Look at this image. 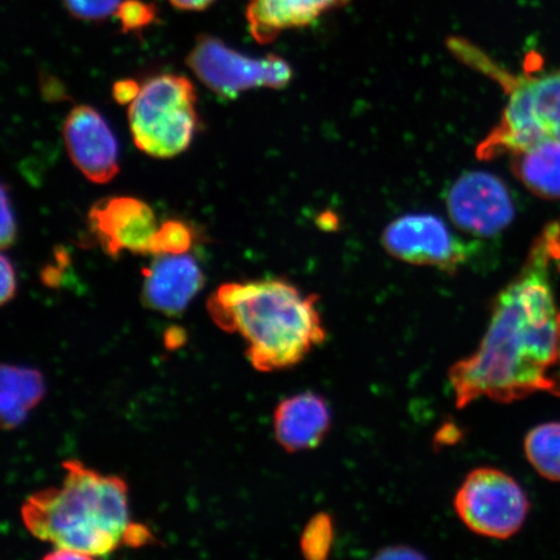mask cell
<instances>
[{
	"instance_id": "19",
	"label": "cell",
	"mask_w": 560,
	"mask_h": 560,
	"mask_svg": "<svg viewBox=\"0 0 560 560\" xmlns=\"http://www.w3.org/2000/svg\"><path fill=\"white\" fill-rule=\"evenodd\" d=\"M334 521L326 513L314 515L301 536V550L311 560L326 559L332 549Z\"/></svg>"
},
{
	"instance_id": "8",
	"label": "cell",
	"mask_w": 560,
	"mask_h": 560,
	"mask_svg": "<svg viewBox=\"0 0 560 560\" xmlns=\"http://www.w3.org/2000/svg\"><path fill=\"white\" fill-rule=\"evenodd\" d=\"M383 245L397 260L446 272L459 270L472 254L470 244L430 213H411L392 221L384 230Z\"/></svg>"
},
{
	"instance_id": "9",
	"label": "cell",
	"mask_w": 560,
	"mask_h": 560,
	"mask_svg": "<svg viewBox=\"0 0 560 560\" xmlns=\"http://www.w3.org/2000/svg\"><path fill=\"white\" fill-rule=\"evenodd\" d=\"M446 208L455 226L481 237L500 234L515 215L506 185L487 172L460 175L446 194Z\"/></svg>"
},
{
	"instance_id": "23",
	"label": "cell",
	"mask_w": 560,
	"mask_h": 560,
	"mask_svg": "<svg viewBox=\"0 0 560 560\" xmlns=\"http://www.w3.org/2000/svg\"><path fill=\"white\" fill-rule=\"evenodd\" d=\"M16 272L13 268L10 258L5 255L2 256V304L9 303L16 293Z\"/></svg>"
},
{
	"instance_id": "17",
	"label": "cell",
	"mask_w": 560,
	"mask_h": 560,
	"mask_svg": "<svg viewBox=\"0 0 560 560\" xmlns=\"http://www.w3.org/2000/svg\"><path fill=\"white\" fill-rule=\"evenodd\" d=\"M524 451L542 478L560 482V423H546L532 430L525 438Z\"/></svg>"
},
{
	"instance_id": "10",
	"label": "cell",
	"mask_w": 560,
	"mask_h": 560,
	"mask_svg": "<svg viewBox=\"0 0 560 560\" xmlns=\"http://www.w3.org/2000/svg\"><path fill=\"white\" fill-rule=\"evenodd\" d=\"M89 223L105 254L114 258L124 250L150 255L153 236L160 226L152 208L130 196L96 202L90 210Z\"/></svg>"
},
{
	"instance_id": "24",
	"label": "cell",
	"mask_w": 560,
	"mask_h": 560,
	"mask_svg": "<svg viewBox=\"0 0 560 560\" xmlns=\"http://www.w3.org/2000/svg\"><path fill=\"white\" fill-rule=\"evenodd\" d=\"M140 91L135 80H122L115 83L114 96L118 104H130L135 102Z\"/></svg>"
},
{
	"instance_id": "13",
	"label": "cell",
	"mask_w": 560,
	"mask_h": 560,
	"mask_svg": "<svg viewBox=\"0 0 560 560\" xmlns=\"http://www.w3.org/2000/svg\"><path fill=\"white\" fill-rule=\"evenodd\" d=\"M349 0H249L245 18L258 44L268 45L287 31L310 26Z\"/></svg>"
},
{
	"instance_id": "28",
	"label": "cell",
	"mask_w": 560,
	"mask_h": 560,
	"mask_svg": "<svg viewBox=\"0 0 560 560\" xmlns=\"http://www.w3.org/2000/svg\"><path fill=\"white\" fill-rule=\"evenodd\" d=\"M46 559L52 560H67V559H89L85 556L80 555V552L68 550V549H55L51 555H48Z\"/></svg>"
},
{
	"instance_id": "20",
	"label": "cell",
	"mask_w": 560,
	"mask_h": 560,
	"mask_svg": "<svg viewBox=\"0 0 560 560\" xmlns=\"http://www.w3.org/2000/svg\"><path fill=\"white\" fill-rule=\"evenodd\" d=\"M116 15L120 20L124 32H139L155 20L156 12L152 5L140 0H126L118 7Z\"/></svg>"
},
{
	"instance_id": "27",
	"label": "cell",
	"mask_w": 560,
	"mask_h": 560,
	"mask_svg": "<svg viewBox=\"0 0 560 560\" xmlns=\"http://www.w3.org/2000/svg\"><path fill=\"white\" fill-rule=\"evenodd\" d=\"M549 392H550V394L560 397V330H559L557 361L555 363V368H552V370H551L550 390Z\"/></svg>"
},
{
	"instance_id": "22",
	"label": "cell",
	"mask_w": 560,
	"mask_h": 560,
	"mask_svg": "<svg viewBox=\"0 0 560 560\" xmlns=\"http://www.w3.org/2000/svg\"><path fill=\"white\" fill-rule=\"evenodd\" d=\"M16 217L13 213L12 202L9 196L7 186L2 187V234H0V242H2V249L11 247L16 241Z\"/></svg>"
},
{
	"instance_id": "2",
	"label": "cell",
	"mask_w": 560,
	"mask_h": 560,
	"mask_svg": "<svg viewBox=\"0 0 560 560\" xmlns=\"http://www.w3.org/2000/svg\"><path fill=\"white\" fill-rule=\"evenodd\" d=\"M65 467L60 487L33 494L21 510L34 537L89 559L108 556L121 545L138 548L152 540L149 529L130 521L124 480L77 460L66 462Z\"/></svg>"
},
{
	"instance_id": "15",
	"label": "cell",
	"mask_w": 560,
	"mask_h": 560,
	"mask_svg": "<svg viewBox=\"0 0 560 560\" xmlns=\"http://www.w3.org/2000/svg\"><path fill=\"white\" fill-rule=\"evenodd\" d=\"M513 158V171L528 188L544 199H560V140L544 139Z\"/></svg>"
},
{
	"instance_id": "6",
	"label": "cell",
	"mask_w": 560,
	"mask_h": 560,
	"mask_svg": "<svg viewBox=\"0 0 560 560\" xmlns=\"http://www.w3.org/2000/svg\"><path fill=\"white\" fill-rule=\"evenodd\" d=\"M454 508L475 534L506 540L522 529L530 505L520 482L510 475L478 468L460 486Z\"/></svg>"
},
{
	"instance_id": "3",
	"label": "cell",
	"mask_w": 560,
	"mask_h": 560,
	"mask_svg": "<svg viewBox=\"0 0 560 560\" xmlns=\"http://www.w3.org/2000/svg\"><path fill=\"white\" fill-rule=\"evenodd\" d=\"M214 324L247 342L258 371L289 369L326 340L317 298L280 279L222 284L208 301Z\"/></svg>"
},
{
	"instance_id": "7",
	"label": "cell",
	"mask_w": 560,
	"mask_h": 560,
	"mask_svg": "<svg viewBox=\"0 0 560 560\" xmlns=\"http://www.w3.org/2000/svg\"><path fill=\"white\" fill-rule=\"evenodd\" d=\"M187 66L207 88L226 100L256 88L283 89L293 75L291 66L280 56L250 58L210 35L196 40Z\"/></svg>"
},
{
	"instance_id": "21",
	"label": "cell",
	"mask_w": 560,
	"mask_h": 560,
	"mask_svg": "<svg viewBox=\"0 0 560 560\" xmlns=\"http://www.w3.org/2000/svg\"><path fill=\"white\" fill-rule=\"evenodd\" d=\"M122 0H65L70 15L83 21H102L118 10Z\"/></svg>"
},
{
	"instance_id": "11",
	"label": "cell",
	"mask_w": 560,
	"mask_h": 560,
	"mask_svg": "<svg viewBox=\"0 0 560 560\" xmlns=\"http://www.w3.org/2000/svg\"><path fill=\"white\" fill-rule=\"evenodd\" d=\"M70 160L94 184H108L120 171L118 143L109 125L90 105H77L62 128Z\"/></svg>"
},
{
	"instance_id": "5",
	"label": "cell",
	"mask_w": 560,
	"mask_h": 560,
	"mask_svg": "<svg viewBox=\"0 0 560 560\" xmlns=\"http://www.w3.org/2000/svg\"><path fill=\"white\" fill-rule=\"evenodd\" d=\"M129 125L138 149L158 159L180 155L198 130L196 91L184 75L160 74L129 104Z\"/></svg>"
},
{
	"instance_id": "25",
	"label": "cell",
	"mask_w": 560,
	"mask_h": 560,
	"mask_svg": "<svg viewBox=\"0 0 560 560\" xmlns=\"http://www.w3.org/2000/svg\"><path fill=\"white\" fill-rule=\"evenodd\" d=\"M376 558H383V559H397V558H423V555H420V552L415 551V549L406 548V546H395V548L385 549L384 551H381L380 555L376 556Z\"/></svg>"
},
{
	"instance_id": "12",
	"label": "cell",
	"mask_w": 560,
	"mask_h": 560,
	"mask_svg": "<svg viewBox=\"0 0 560 560\" xmlns=\"http://www.w3.org/2000/svg\"><path fill=\"white\" fill-rule=\"evenodd\" d=\"M143 276L145 305L166 315L184 312L205 284L199 264L187 254L156 256Z\"/></svg>"
},
{
	"instance_id": "26",
	"label": "cell",
	"mask_w": 560,
	"mask_h": 560,
	"mask_svg": "<svg viewBox=\"0 0 560 560\" xmlns=\"http://www.w3.org/2000/svg\"><path fill=\"white\" fill-rule=\"evenodd\" d=\"M170 2L175 9L182 11H205L214 3V0H170Z\"/></svg>"
},
{
	"instance_id": "18",
	"label": "cell",
	"mask_w": 560,
	"mask_h": 560,
	"mask_svg": "<svg viewBox=\"0 0 560 560\" xmlns=\"http://www.w3.org/2000/svg\"><path fill=\"white\" fill-rule=\"evenodd\" d=\"M194 230L186 222L170 220L161 223L151 243L150 255H182L192 247Z\"/></svg>"
},
{
	"instance_id": "4",
	"label": "cell",
	"mask_w": 560,
	"mask_h": 560,
	"mask_svg": "<svg viewBox=\"0 0 560 560\" xmlns=\"http://www.w3.org/2000/svg\"><path fill=\"white\" fill-rule=\"evenodd\" d=\"M452 50L499 82L509 96L501 120L476 150L479 160L513 156L544 139L560 140V68L521 75L497 66L467 42L454 40Z\"/></svg>"
},
{
	"instance_id": "14",
	"label": "cell",
	"mask_w": 560,
	"mask_h": 560,
	"mask_svg": "<svg viewBox=\"0 0 560 560\" xmlns=\"http://www.w3.org/2000/svg\"><path fill=\"white\" fill-rule=\"evenodd\" d=\"M330 427L331 411L325 398L312 392L287 398L276 410V438L290 453L317 447Z\"/></svg>"
},
{
	"instance_id": "16",
	"label": "cell",
	"mask_w": 560,
	"mask_h": 560,
	"mask_svg": "<svg viewBox=\"0 0 560 560\" xmlns=\"http://www.w3.org/2000/svg\"><path fill=\"white\" fill-rule=\"evenodd\" d=\"M44 395L45 381L39 371L3 365L2 384H0V415H2L4 429H15L23 423Z\"/></svg>"
},
{
	"instance_id": "1",
	"label": "cell",
	"mask_w": 560,
	"mask_h": 560,
	"mask_svg": "<svg viewBox=\"0 0 560 560\" xmlns=\"http://www.w3.org/2000/svg\"><path fill=\"white\" fill-rule=\"evenodd\" d=\"M552 264L560 268L558 222L542 230L520 275L497 296L478 350L450 370L458 408L481 397L510 404L550 390L560 330Z\"/></svg>"
}]
</instances>
